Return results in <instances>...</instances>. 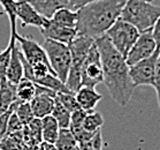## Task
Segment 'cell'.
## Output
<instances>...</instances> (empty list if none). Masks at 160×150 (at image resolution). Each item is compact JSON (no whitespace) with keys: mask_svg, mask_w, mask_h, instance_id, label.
<instances>
[{"mask_svg":"<svg viewBox=\"0 0 160 150\" xmlns=\"http://www.w3.org/2000/svg\"><path fill=\"white\" fill-rule=\"evenodd\" d=\"M16 18L24 27L32 26L38 29H42L48 20L43 18L27 0H16Z\"/></svg>","mask_w":160,"mask_h":150,"instance_id":"obj_12","label":"cell"},{"mask_svg":"<svg viewBox=\"0 0 160 150\" xmlns=\"http://www.w3.org/2000/svg\"><path fill=\"white\" fill-rule=\"evenodd\" d=\"M18 99L16 97V85L11 83L4 77L0 80V114L9 110L13 103Z\"/></svg>","mask_w":160,"mask_h":150,"instance_id":"obj_17","label":"cell"},{"mask_svg":"<svg viewBox=\"0 0 160 150\" xmlns=\"http://www.w3.org/2000/svg\"><path fill=\"white\" fill-rule=\"evenodd\" d=\"M16 35H18V31H11V38H9L7 48L0 52V80L6 77V72H7L8 65L11 61L13 45L16 43Z\"/></svg>","mask_w":160,"mask_h":150,"instance_id":"obj_22","label":"cell"},{"mask_svg":"<svg viewBox=\"0 0 160 150\" xmlns=\"http://www.w3.org/2000/svg\"><path fill=\"white\" fill-rule=\"evenodd\" d=\"M13 107H9V110L6 111L5 113L0 114V141L7 135L8 132V120L11 117V113L13 112Z\"/></svg>","mask_w":160,"mask_h":150,"instance_id":"obj_32","label":"cell"},{"mask_svg":"<svg viewBox=\"0 0 160 150\" xmlns=\"http://www.w3.org/2000/svg\"><path fill=\"white\" fill-rule=\"evenodd\" d=\"M141 33L138 29L130 23L126 22L122 18H119L106 33L113 46L123 55L124 58L129 53L132 45L138 39Z\"/></svg>","mask_w":160,"mask_h":150,"instance_id":"obj_6","label":"cell"},{"mask_svg":"<svg viewBox=\"0 0 160 150\" xmlns=\"http://www.w3.org/2000/svg\"><path fill=\"white\" fill-rule=\"evenodd\" d=\"M102 82H104V72H102V58H100L98 48L95 43L91 46L90 51L87 55V59L83 64L81 85L96 88V85Z\"/></svg>","mask_w":160,"mask_h":150,"instance_id":"obj_7","label":"cell"},{"mask_svg":"<svg viewBox=\"0 0 160 150\" xmlns=\"http://www.w3.org/2000/svg\"><path fill=\"white\" fill-rule=\"evenodd\" d=\"M104 125V118L99 112H92V113H88L87 118L83 122V128L87 129L88 132L96 133L100 131V128Z\"/></svg>","mask_w":160,"mask_h":150,"instance_id":"obj_26","label":"cell"},{"mask_svg":"<svg viewBox=\"0 0 160 150\" xmlns=\"http://www.w3.org/2000/svg\"><path fill=\"white\" fill-rule=\"evenodd\" d=\"M93 44H95V39L88 36H76V38L70 44H68L70 54H72V62H70V70L66 81V85L74 94H76L77 90L82 87L81 79H82L83 64L87 59L91 46Z\"/></svg>","mask_w":160,"mask_h":150,"instance_id":"obj_4","label":"cell"},{"mask_svg":"<svg viewBox=\"0 0 160 150\" xmlns=\"http://www.w3.org/2000/svg\"><path fill=\"white\" fill-rule=\"evenodd\" d=\"M43 18H52L60 8H70L68 0H27ZM72 9V8H70Z\"/></svg>","mask_w":160,"mask_h":150,"instance_id":"obj_15","label":"cell"},{"mask_svg":"<svg viewBox=\"0 0 160 150\" xmlns=\"http://www.w3.org/2000/svg\"><path fill=\"white\" fill-rule=\"evenodd\" d=\"M72 150H82V149H81L80 146H77V147H75V148H74V149H72Z\"/></svg>","mask_w":160,"mask_h":150,"instance_id":"obj_36","label":"cell"},{"mask_svg":"<svg viewBox=\"0 0 160 150\" xmlns=\"http://www.w3.org/2000/svg\"><path fill=\"white\" fill-rule=\"evenodd\" d=\"M160 18V6L143 0H127L121 18L136 27L141 34L152 30Z\"/></svg>","mask_w":160,"mask_h":150,"instance_id":"obj_3","label":"cell"},{"mask_svg":"<svg viewBox=\"0 0 160 150\" xmlns=\"http://www.w3.org/2000/svg\"><path fill=\"white\" fill-rule=\"evenodd\" d=\"M127 0H97L77 9V36L98 38L121 18Z\"/></svg>","mask_w":160,"mask_h":150,"instance_id":"obj_2","label":"cell"},{"mask_svg":"<svg viewBox=\"0 0 160 150\" xmlns=\"http://www.w3.org/2000/svg\"><path fill=\"white\" fill-rule=\"evenodd\" d=\"M152 87L156 90L157 98H158V105H159V109H160V53L158 59H157L156 72H154V81H153Z\"/></svg>","mask_w":160,"mask_h":150,"instance_id":"obj_33","label":"cell"},{"mask_svg":"<svg viewBox=\"0 0 160 150\" xmlns=\"http://www.w3.org/2000/svg\"><path fill=\"white\" fill-rule=\"evenodd\" d=\"M0 147L2 150H23L24 142H23V133H8L4 139L0 141Z\"/></svg>","mask_w":160,"mask_h":150,"instance_id":"obj_24","label":"cell"},{"mask_svg":"<svg viewBox=\"0 0 160 150\" xmlns=\"http://www.w3.org/2000/svg\"><path fill=\"white\" fill-rule=\"evenodd\" d=\"M36 96V84L32 81L23 77L16 85V97L21 103H30Z\"/></svg>","mask_w":160,"mask_h":150,"instance_id":"obj_19","label":"cell"},{"mask_svg":"<svg viewBox=\"0 0 160 150\" xmlns=\"http://www.w3.org/2000/svg\"><path fill=\"white\" fill-rule=\"evenodd\" d=\"M152 36L157 44V48H160V18L157 20L156 24L152 28Z\"/></svg>","mask_w":160,"mask_h":150,"instance_id":"obj_35","label":"cell"},{"mask_svg":"<svg viewBox=\"0 0 160 150\" xmlns=\"http://www.w3.org/2000/svg\"><path fill=\"white\" fill-rule=\"evenodd\" d=\"M75 97L80 104L81 109L88 113L95 112L98 103L102 98V96L96 91L95 88H90V87H81L75 94Z\"/></svg>","mask_w":160,"mask_h":150,"instance_id":"obj_14","label":"cell"},{"mask_svg":"<svg viewBox=\"0 0 160 150\" xmlns=\"http://www.w3.org/2000/svg\"><path fill=\"white\" fill-rule=\"evenodd\" d=\"M0 150H2V148H1V147H0Z\"/></svg>","mask_w":160,"mask_h":150,"instance_id":"obj_38","label":"cell"},{"mask_svg":"<svg viewBox=\"0 0 160 150\" xmlns=\"http://www.w3.org/2000/svg\"><path fill=\"white\" fill-rule=\"evenodd\" d=\"M0 5L8 16L9 23H11V31H18L16 30V0H0Z\"/></svg>","mask_w":160,"mask_h":150,"instance_id":"obj_27","label":"cell"},{"mask_svg":"<svg viewBox=\"0 0 160 150\" xmlns=\"http://www.w3.org/2000/svg\"><path fill=\"white\" fill-rule=\"evenodd\" d=\"M51 114L54 117L55 120L58 121L59 127L60 128H69L72 113L66 109L65 106L62 105L61 103L59 102V99L57 98V96H55L54 106H53V111H52Z\"/></svg>","mask_w":160,"mask_h":150,"instance_id":"obj_23","label":"cell"},{"mask_svg":"<svg viewBox=\"0 0 160 150\" xmlns=\"http://www.w3.org/2000/svg\"><path fill=\"white\" fill-rule=\"evenodd\" d=\"M88 112H85L82 109H78V110L74 111L72 113V118H70V126L69 128H75V127H82L83 126V122L87 118Z\"/></svg>","mask_w":160,"mask_h":150,"instance_id":"obj_30","label":"cell"},{"mask_svg":"<svg viewBox=\"0 0 160 150\" xmlns=\"http://www.w3.org/2000/svg\"><path fill=\"white\" fill-rule=\"evenodd\" d=\"M60 127L54 117L50 114L42 119V139L44 142L54 144L59 136Z\"/></svg>","mask_w":160,"mask_h":150,"instance_id":"obj_18","label":"cell"},{"mask_svg":"<svg viewBox=\"0 0 160 150\" xmlns=\"http://www.w3.org/2000/svg\"><path fill=\"white\" fill-rule=\"evenodd\" d=\"M43 48L48 54V61L57 74V76L61 82L66 84L70 70V62H72L69 46L67 44L57 42V40L45 38Z\"/></svg>","mask_w":160,"mask_h":150,"instance_id":"obj_5","label":"cell"},{"mask_svg":"<svg viewBox=\"0 0 160 150\" xmlns=\"http://www.w3.org/2000/svg\"><path fill=\"white\" fill-rule=\"evenodd\" d=\"M16 42L18 44L20 51L31 67L39 66V65H51L48 61V54L43 46H40L36 40L28 38L24 36L16 35Z\"/></svg>","mask_w":160,"mask_h":150,"instance_id":"obj_10","label":"cell"},{"mask_svg":"<svg viewBox=\"0 0 160 150\" xmlns=\"http://www.w3.org/2000/svg\"><path fill=\"white\" fill-rule=\"evenodd\" d=\"M157 49L158 48H157L154 38L152 36V30L142 33L126 57L128 66L130 67L135 64L151 57L156 52Z\"/></svg>","mask_w":160,"mask_h":150,"instance_id":"obj_9","label":"cell"},{"mask_svg":"<svg viewBox=\"0 0 160 150\" xmlns=\"http://www.w3.org/2000/svg\"><path fill=\"white\" fill-rule=\"evenodd\" d=\"M95 43L102 58L104 72L102 83H105L111 97L119 105L126 106L136 88L129 74V66L126 58L113 46L106 34L96 38Z\"/></svg>","mask_w":160,"mask_h":150,"instance_id":"obj_1","label":"cell"},{"mask_svg":"<svg viewBox=\"0 0 160 150\" xmlns=\"http://www.w3.org/2000/svg\"><path fill=\"white\" fill-rule=\"evenodd\" d=\"M143 1H148V3H152V0H143Z\"/></svg>","mask_w":160,"mask_h":150,"instance_id":"obj_37","label":"cell"},{"mask_svg":"<svg viewBox=\"0 0 160 150\" xmlns=\"http://www.w3.org/2000/svg\"><path fill=\"white\" fill-rule=\"evenodd\" d=\"M14 112L18 114V117L20 118L21 122L24 125V126L29 125L30 122L35 119V116H33V113H32L30 103H21L18 99H16Z\"/></svg>","mask_w":160,"mask_h":150,"instance_id":"obj_25","label":"cell"},{"mask_svg":"<svg viewBox=\"0 0 160 150\" xmlns=\"http://www.w3.org/2000/svg\"><path fill=\"white\" fill-rule=\"evenodd\" d=\"M51 20L60 26L68 28H76L77 23V11H73L70 8H60L54 13Z\"/></svg>","mask_w":160,"mask_h":150,"instance_id":"obj_20","label":"cell"},{"mask_svg":"<svg viewBox=\"0 0 160 150\" xmlns=\"http://www.w3.org/2000/svg\"><path fill=\"white\" fill-rule=\"evenodd\" d=\"M70 4V8L73 11H77L80 9L81 7H83L85 5L90 4V3H93V1H97V0H68Z\"/></svg>","mask_w":160,"mask_h":150,"instance_id":"obj_34","label":"cell"},{"mask_svg":"<svg viewBox=\"0 0 160 150\" xmlns=\"http://www.w3.org/2000/svg\"><path fill=\"white\" fill-rule=\"evenodd\" d=\"M39 30L44 38L57 40V42H60V43L67 45L70 44L77 36L76 28H68V27L60 26L51 18L48 20L46 24Z\"/></svg>","mask_w":160,"mask_h":150,"instance_id":"obj_11","label":"cell"},{"mask_svg":"<svg viewBox=\"0 0 160 150\" xmlns=\"http://www.w3.org/2000/svg\"><path fill=\"white\" fill-rule=\"evenodd\" d=\"M23 76H24V68H23V62L21 60V51L16 42L13 45L11 61H9L7 72H6V79L11 83L18 85V82L23 79Z\"/></svg>","mask_w":160,"mask_h":150,"instance_id":"obj_13","label":"cell"},{"mask_svg":"<svg viewBox=\"0 0 160 150\" xmlns=\"http://www.w3.org/2000/svg\"><path fill=\"white\" fill-rule=\"evenodd\" d=\"M57 98L59 99V102L61 103L62 105L65 106L67 110L69 111L70 113H73L74 111L81 109L80 104H78L76 97H75V94L58 92V94H57Z\"/></svg>","mask_w":160,"mask_h":150,"instance_id":"obj_28","label":"cell"},{"mask_svg":"<svg viewBox=\"0 0 160 150\" xmlns=\"http://www.w3.org/2000/svg\"><path fill=\"white\" fill-rule=\"evenodd\" d=\"M24 127V125L22 124L20 118L18 117V114L15 113L14 111L11 113V117H9V120H8V133H16V132H21Z\"/></svg>","mask_w":160,"mask_h":150,"instance_id":"obj_31","label":"cell"},{"mask_svg":"<svg viewBox=\"0 0 160 150\" xmlns=\"http://www.w3.org/2000/svg\"><path fill=\"white\" fill-rule=\"evenodd\" d=\"M55 97L48 94H39L36 95L30 102V106L35 118L38 119H43L46 116H50L53 111V106H54Z\"/></svg>","mask_w":160,"mask_h":150,"instance_id":"obj_16","label":"cell"},{"mask_svg":"<svg viewBox=\"0 0 160 150\" xmlns=\"http://www.w3.org/2000/svg\"><path fill=\"white\" fill-rule=\"evenodd\" d=\"M160 48L156 50L151 57L129 67V74L135 87L138 85H153L157 59L159 57Z\"/></svg>","mask_w":160,"mask_h":150,"instance_id":"obj_8","label":"cell"},{"mask_svg":"<svg viewBox=\"0 0 160 150\" xmlns=\"http://www.w3.org/2000/svg\"><path fill=\"white\" fill-rule=\"evenodd\" d=\"M54 146L58 150H72L78 146V142L69 128H60L59 136Z\"/></svg>","mask_w":160,"mask_h":150,"instance_id":"obj_21","label":"cell"},{"mask_svg":"<svg viewBox=\"0 0 160 150\" xmlns=\"http://www.w3.org/2000/svg\"><path fill=\"white\" fill-rule=\"evenodd\" d=\"M80 147L82 150H102V131H98L90 141H88L87 143H84Z\"/></svg>","mask_w":160,"mask_h":150,"instance_id":"obj_29","label":"cell"}]
</instances>
